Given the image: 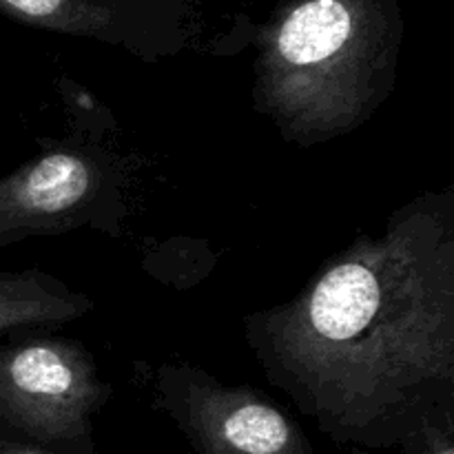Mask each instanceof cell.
<instances>
[{
    "label": "cell",
    "instance_id": "cell-4",
    "mask_svg": "<svg viewBox=\"0 0 454 454\" xmlns=\"http://www.w3.org/2000/svg\"><path fill=\"white\" fill-rule=\"evenodd\" d=\"M114 395L82 341L51 331L0 341V430L60 454H98L93 417Z\"/></svg>",
    "mask_w": 454,
    "mask_h": 454
},
{
    "label": "cell",
    "instance_id": "cell-3",
    "mask_svg": "<svg viewBox=\"0 0 454 454\" xmlns=\"http://www.w3.org/2000/svg\"><path fill=\"white\" fill-rule=\"evenodd\" d=\"M40 146L35 158L0 177V248L75 229L118 235L131 184L127 160L87 127Z\"/></svg>",
    "mask_w": 454,
    "mask_h": 454
},
{
    "label": "cell",
    "instance_id": "cell-8",
    "mask_svg": "<svg viewBox=\"0 0 454 454\" xmlns=\"http://www.w3.org/2000/svg\"><path fill=\"white\" fill-rule=\"evenodd\" d=\"M402 448L403 454H454V412L426 424Z\"/></svg>",
    "mask_w": 454,
    "mask_h": 454
},
{
    "label": "cell",
    "instance_id": "cell-2",
    "mask_svg": "<svg viewBox=\"0 0 454 454\" xmlns=\"http://www.w3.org/2000/svg\"><path fill=\"white\" fill-rule=\"evenodd\" d=\"M402 38L395 0H291L257 34L253 106L291 145L348 136L393 93Z\"/></svg>",
    "mask_w": 454,
    "mask_h": 454
},
{
    "label": "cell",
    "instance_id": "cell-1",
    "mask_svg": "<svg viewBox=\"0 0 454 454\" xmlns=\"http://www.w3.org/2000/svg\"><path fill=\"white\" fill-rule=\"evenodd\" d=\"M270 386L333 442L388 450L454 412V191L357 235L295 297L244 319Z\"/></svg>",
    "mask_w": 454,
    "mask_h": 454
},
{
    "label": "cell",
    "instance_id": "cell-9",
    "mask_svg": "<svg viewBox=\"0 0 454 454\" xmlns=\"http://www.w3.org/2000/svg\"><path fill=\"white\" fill-rule=\"evenodd\" d=\"M0 454H60V452L40 446V443L29 442V439L25 437H18V434L0 430Z\"/></svg>",
    "mask_w": 454,
    "mask_h": 454
},
{
    "label": "cell",
    "instance_id": "cell-5",
    "mask_svg": "<svg viewBox=\"0 0 454 454\" xmlns=\"http://www.w3.org/2000/svg\"><path fill=\"white\" fill-rule=\"evenodd\" d=\"M155 408L195 454H317L301 426L251 386H226L193 364H162Z\"/></svg>",
    "mask_w": 454,
    "mask_h": 454
},
{
    "label": "cell",
    "instance_id": "cell-6",
    "mask_svg": "<svg viewBox=\"0 0 454 454\" xmlns=\"http://www.w3.org/2000/svg\"><path fill=\"white\" fill-rule=\"evenodd\" d=\"M0 13L38 29L120 44L142 58L176 53L184 44L106 0H0Z\"/></svg>",
    "mask_w": 454,
    "mask_h": 454
},
{
    "label": "cell",
    "instance_id": "cell-7",
    "mask_svg": "<svg viewBox=\"0 0 454 454\" xmlns=\"http://www.w3.org/2000/svg\"><path fill=\"white\" fill-rule=\"evenodd\" d=\"M93 300L43 270H0V337L53 331L93 310Z\"/></svg>",
    "mask_w": 454,
    "mask_h": 454
}]
</instances>
